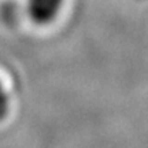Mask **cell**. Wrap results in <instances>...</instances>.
<instances>
[{"label":"cell","instance_id":"obj_1","mask_svg":"<svg viewBox=\"0 0 148 148\" xmlns=\"http://www.w3.org/2000/svg\"><path fill=\"white\" fill-rule=\"evenodd\" d=\"M64 0H26V14L37 26L52 23L63 8Z\"/></svg>","mask_w":148,"mask_h":148},{"label":"cell","instance_id":"obj_2","mask_svg":"<svg viewBox=\"0 0 148 148\" xmlns=\"http://www.w3.org/2000/svg\"><path fill=\"white\" fill-rule=\"evenodd\" d=\"M8 111H10V96L3 82L0 81V122L8 115Z\"/></svg>","mask_w":148,"mask_h":148}]
</instances>
